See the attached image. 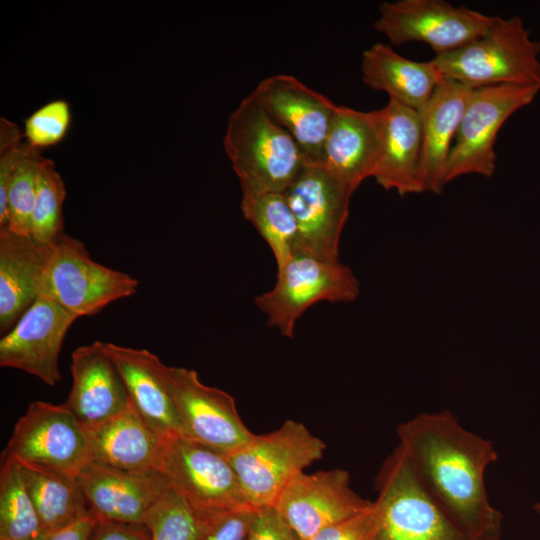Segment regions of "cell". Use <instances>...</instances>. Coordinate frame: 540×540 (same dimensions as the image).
<instances>
[{"label": "cell", "mask_w": 540, "mask_h": 540, "mask_svg": "<svg viewBox=\"0 0 540 540\" xmlns=\"http://www.w3.org/2000/svg\"><path fill=\"white\" fill-rule=\"evenodd\" d=\"M420 482L470 540H502L503 515L488 499L487 467L493 443L467 429L449 410L421 413L397 427Z\"/></svg>", "instance_id": "1"}, {"label": "cell", "mask_w": 540, "mask_h": 540, "mask_svg": "<svg viewBox=\"0 0 540 540\" xmlns=\"http://www.w3.org/2000/svg\"><path fill=\"white\" fill-rule=\"evenodd\" d=\"M224 148L242 193H285L306 166L293 137L251 95L229 116Z\"/></svg>", "instance_id": "2"}, {"label": "cell", "mask_w": 540, "mask_h": 540, "mask_svg": "<svg viewBox=\"0 0 540 540\" xmlns=\"http://www.w3.org/2000/svg\"><path fill=\"white\" fill-rule=\"evenodd\" d=\"M442 77L469 89L515 84L540 88V40L520 17L495 19L476 40L432 59Z\"/></svg>", "instance_id": "3"}, {"label": "cell", "mask_w": 540, "mask_h": 540, "mask_svg": "<svg viewBox=\"0 0 540 540\" xmlns=\"http://www.w3.org/2000/svg\"><path fill=\"white\" fill-rule=\"evenodd\" d=\"M369 540H470L430 496L398 444L375 478Z\"/></svg>", "instance_id": "4"}, {"label": "cell", "mask_w": 540, "mask_h": 540, "mask_svg": "<svg viewBox=\"0 0 540 540\" xmlns=\"http://www.w3.org/2000/svg\"><path fill=\"white\" fill-rule=\"evenodd\" d=\"M326 444L307 427L286 420L277 430L254 435L249 443L225 455L249 504L274 506L291 479L323 457Z\"/></svg>", "instance_id": "5"}, {"label": "cell", "mask_w": 540, "mask_h": 540, "mask_svg": "<svg viewBox=\"0 0 540 540\" xmlns=\"http://www.w3.org/2000/svg\"><path fill=\"white\" fill-rule=\"evenodd\" d=\"M157 470L203 525L228 512L254 508L226 456L181 435L162 441Z\"/></svg>", "instance_id": "6"}, {"label": "cell", "mask_w": 540, "mask_h": 540, "mask_svg": "<svg viewBox=\"0 0 540 540\" xmlns=\"http://www.w3.org/2000/svg\"><path fill=\"white\" fill-rule=\"evenodd\" d=\"M138 286L139 281L129 274L94 261L81 240L64 233L53 244L38 297L54 300L79 318L132 296Z\"/></svg>", "instance_id": "7"}, {"label": "cell", "mask_w": 540, "mask_h": 540, "mask_svg": "<svg viewBox=\"0 0 540 540\" xmlns=\"http://www.w3.org/2000/svg\"><path fill=\"white\" fill-rule=\"evenodd\" d=\"M360 285L352 270L338 261L295 253L277 267L274 286L258 295L254 303L267 323L285 337H293L297 320L321 301H354Z\"/></svg>", "instance_id": "8"}, {"label": "cell", "mask_w": 540, "mask_h": 540, "mask_svg": "<svg viewBox=\"0 0 540 540\" xmlns=\"http://www.w3.org/2000/svg\"><path fill=\"white\" fill-rule=\"evenodd\" d=\"M539 92L538 87L515 84L470 89L449 156L446 184L468 174L491 177L496 169L494 146L501 127Z\"/></svg>", "instance_id": "9"}, {"label": "cell", "mask_w": 540, "mask_h": 540, "mask_svg": "<svg viewBox=\"0 0 540 540\" xmlns=\"http://www.w3.org/2000/svg\"><path fill=\"white\" fill-rule=\"evenodd\" d=\"M162 379L171 398L181 436L228 455L251 441L234 398L202 383L196 371L163 365Z\"/></svg>", "instance_id": "10"}, {"label": "cell", "mask_w": 540, "mask_h": 540, "mask_svg": "<svg viewBox=\"0 0 540 540\" xmlns=\"http://www.w3.org/2000/svg\"><path fill=\"white\" fill-rule=\"evenodd\" d=\"M494 19L443 0H397L379 5L374 28L394 45L423 42L436 56L481 37Z\"/></svg>", "instance_id": "11"}, {"label": "cell", "mask_w": 540, "mask_h": 540, "mask_svg": "<svg viewBox=\"0 0 540 540\" xmlns=\"http://www.w3.org/2000/svg\"><path fill=\"white\" fill-rule=\"evenodd\" d=\"M354 190L320 165H306L284 193L297 223L295 253L338 261Z\"/></svg>", "instance_id": "12"}, {"label": "cell", "mask_w": 540, "mask_h": 540, "mask_svg": "<svg viewBox=\"0 0 540 540\" xmlns=\"http://www.w3.org/2000/svg\"><path fill=\"white\" fill-rule=\"evenodd\" d=\"M4 453L76 478L92 461L86 433L74 414L65 404L44 401L28 406Z\"/></svg>", "instance_id": "13"}, {"label": "cell", "mask_w": 540, "mask_h": 540, "mask_svg": "<svg viewBox=\"0 0 540 540\" xmlns=\"http://www.w3.org/2000/svg\"><path fill=\"white\" fill-rule=\"evenodd\" d=\"M373 505L351 488L346 470L335 468L294 476L274 507L299 540L354 517Z\"/></svg>", "instance_id": "14"}, {"label": "cell", "mask_w": 540, "mask_h": 540, "mask_svg": "<svg viewBox=\"0 0 540 540\" xmlns=\"http://www.w3.org/2000/svg\"><path fill=\"white\" fill-rule=\"evenodd\" d=\"M76 319L54 300L39 296L1 338L0 366L22 370L55 386L62 380V344Z\"/></svg>", "instance_id": "15"}, {"label": "cell", "mask_w": 540, "mask_h": 540, "mask_svg": "<svg viewBox=\"0 0 540 540\" xmlns=\"http://www.w3.org/2000/svg\"><path fill=\"white\" fill-rule=\"evenodd\" d=\"M300 147L306 165H320L334 113L332 101L291 75L263 79L250 94Z\"/></svg>", "instance_id": "16"}, {"label": "cell", "mask_w": 540, "mask_h": 540, "mask_svg": "<svg viewBox=\"0 0 540 540\" xmlns=\"http://www.w3.org/2000/svg\"><path fill=\"white\" fill-rule=\"evenodd\" d=\"M90 513L95 520L144 524L167 479L158 471L127 472L90 462L79 474Z\"/></svg>", "instance_id": "17"}, {"label": "cell", "mask_w": 540, "mask_h": 540, "mask_svg": "<svg viewBox=\"0 0 540 540\" xmlns=\"http://www.w3.org/2000/svg\"><path fill=\"white\" fill-rule=\"evenodd\" d=\"M70 366L72 387L64 403L83 428L114 417L130 406L125 382L104 342L77 347Z\"/></svg>", "instance_id": "18"}, {"label": "cell", "mask_w": 540, "mask_h": 540, "mask_svg": "<svg viewBox=\"0 0 540 540\" xmlns=\"http://www.w3.org/2000/svg\"><path fill=\"white\" fill-rule=\"evenodd\" d=\"M372 114L380 136V156L373 175L376 182L402 196L423 192L420 112L389 99Z\"/></svg>", "instance_id": "19"}, {"label": "cell", "mask_w": 540, "mask_h": 540, "mask_svg": "<svg viewBox=\"0 0 540 540\" xmlns=\"http://www.w3.org/2000/svg\"><path fill=\"white\" fill-rule=\"evenodd\" d=\"M380 136L372 111L337 106L325 138L320 166L354 191L373 177Z\"/></svg>", "instance_id": "20"}, {"label": "cell", "mask_w": 540, "mask_h": 540, "mask_svg": "<svg viewBox=\"0 0 540 540\" xmlns=\"http://www.w3.org/2000/svg\"><path fill=\"white\" fill-rule=\"evenodd\" d=\"M53 244L0 228V332L4 335L38 298Z\"/></svg>", "instance_id": "21"}, {"label": "cell", "mask_w": 540, "mask_h": 540, "mask_svg": "<svg viewBox=\"0 0 540 540\" xmlns=\"http://www.w3.org/2000/svg\"><path fill=\"white\" fill-rule=\"evenodd\" d=\"M127 387L131 406L161 440L181 435L177 416L162 379L163 363L147 349L104 342Z\"/></svg>", "instance_id": "22"}, {"label": "cell", "mask_w": 540, "mask_h": 540, "mask_svg": "<svg viewBox=\"0 0 540 540\" xmlns=\"http://www.w3.org/2000/svg\"><path fill=\"white\" fill-rule=\"evenodd\" d=\"M469 92V88L444 79L419 111L422 122L423 192L440 194L446 185L447 164Z\"/></svg>", "instance_id": "23"}, {"label": "cell", "mask_w": 540, "mask_h": 540, "mask_svg": "<svg viewBox=\"0 0 540 540\" xmlns=\"http://www.w3.org/2000/svg\"><path fill=\"white\" fill-rule=\"evenodd\" d=\"M83 429L92 462L133 473L157 470L162 441L132 406L114 417Z\"/></svg>", "instance_id": "24"}, {"label": "cell", "mask_w": 540, "mask_h": 540, "mask_svg": "<svg viewBox=\"0 0 540 540\" xmlns=\"http://www.w3.org/2000/svg\"><path fill=\"white\" fill-rule=\"evenodd\" d=\"M364 83L383 91L389 99L421 111L444 80L432 60L414 61L396 53L390 46L376 43L362 53Z\"/></svg>", "instance_id": "25"}, {"label": "cell", "mask_w": 540, "mask_h": 540, "mask_svg": "<svg viewBox=\"0 0 540 540\" xmlns=\"http://www.w3.org/2000/svg\"><path fill=\"white\" fill-rule=\"evenodd\" d=\"M43 531L92 517L78 478L19 462Z\"/></svg>", "instance_id": "26"}, {"label": "cell", "mask_w": 540, "mask_h": 540, "mask_svg": "<svg viewBox=\"0 0 540 540\" xmlns=\"http://www.w3.org/2000/svg\"><path fill=\"white\" fill-rule=\"evenodd\" d=\"M241 210L271 248L277 267L295 252L297 223L284 193H242Z\"/></svg>", "instance_id": "27"}, {"label": "cell", "mask_w": 540, "mask_h": 540, "mask_svg": "<svg viewBox=\"0 0 540 540\" xmlns=\"http://www.w3.org/2000/svg\"><path fill=\"white\" fill-rule=\"evenodd\" d=\"M43 532L19 463L3 452L0 469V540H35Z\"/></svg>", "instance_id": "28"}, {"label": "cell", "mask_w": 540, "mask_h": 540, "mask_svg": "<svg viewBox=\"0 0 540 540\" xmlns=\"http://www.w3.org/2000/svg\"><path fill=\"white\" fill-rule=\"evenodd\" d=\"M43 160L39 149L23 142L8 190L6 228L14 233L31 234V217Z\"/></svg>", "instance_id": "29"}, {"label": "cell", "mask_w": 540, "mask_h": 540, "mask_svg": "<svg viewBox=\"0 0 540 540\" xmlns=\"http://www.w3.org/2000/svg\"><path fill=\"white\" fill-rule=\"evenodd\" d=\"M66 187L50 159L44 158L39 171L37 193L31 217V236L54 244L64 234L63 203Z\"/></svg>", "instance_id": "30"}, {"label": "cell", "mask_w": 540, "mask_h": 540, "mask_svg": "<svg viewBox=\"0 0 540 540\" xmlns=\"http://www.w3.org/2000/svg\"><path fill=\"white\" fill-rule=\"evenodd\" d=\"M144 524L151 540H197L204 526L170 484L148 511Z\"/></svg>", "instance_id": "31"}, {"label": "cell", "mask_w": 540, "mask_h": 540, "mask_svg": "<svg viewBox=\"0 0 540 540\" xmlns=\"http://www.w3.org/2000/svg\"><path fill=\"white\" fill-rule=\"evenodd\" d=\"M71 122L69 103L57 99L46 103L24 122V138L36 148H47L59 143L66 135Z\"/></svg>", "instance_id": "32"}, {"label": "cell", "mask_w": 540, "mask_h": 540, "mask_svg": "<svg viewBox=\"0 0 540 540\" xmlns=\"http://www.w3.org/2000/svg\"><path fill=\"white\" fill-rule=\"evenodd\" d=\"M23 137L15 123L0 119V228L8 224V190Z\"/></svg>", "instance_id": "33"}, {"label": "cell", "mask_w": 540, "mask_h": 540, "mask_svg": "<svg viewBox=\"0 0 540 540\" xmlns=\"http://www.w3.org/2000/svg\"><path fill=\"white\" fill-rule=\"evenodd\" d=\"M257 508L228 512L204 525L197 540H246Z\"/></svg>", "instance_id": "34"}, {"label": "cell", "mask_w": 540, "mask_h": 540, "mask_svg": "<svg viewBox=\"0 0 540 540\" xmlns=\"http://www.w3.org/2000/svg\"><path fill=\"white\" fill-rule=\"evenodd\" d=\"M376 519L375 504L368 510L326 527L307 540H369Z\"/></svg>", "instance_id": "35"}, {"label": "cell", "mask_w": 540, "mask_h": 540, "mask_svg": "<svg viewBox=\"0 0 540 540\" xmlns=\"http://www.w3.org/2000/svg\"><path fill=\"white\" fill-rule=\"evenodd\" d=\"M246 540H299L274 506L257 508Z\"/></svg>", "instance_id": "36"}, {"label": "cell", "mask_w": 540, "mask_h": 540, "mask_svg": "<svg viewBox=\"0 0 540 540\" xmlns=\"http://www.w3.org/2000/svg\"><path fill=\"white\" fill-rule=\"evenodd\" d=\"M90 540H151L145 524L95 520Z\"/></svg>", "instance_id": "37"}, {"label": "cell", "mask_w": 540, "mask_h": 540, "mask_svg": "<svg viewBox=\"0 0 540 540\" xmlns=\"http://www.w3.org/2000/svg\"><path fill=\"white\" fill-rule=\"evenodd\" d=\"M94 523L93 517H87L58 529L43 531L35 540H90Z\"/></svg>", "instance_id": "38"}, {"label": "cell", "mask_w": 540, "mask_h": 540, "mask_svg": "<svg viewBox=\"0 0 540 540\" xmlns=\"http://www.w3.org/2000/svg\"><path fill=\"white\" fill-rule=\"evenodd\" d=\"M534 510L540 516V502L534 505Z\"/></svg>", "instance_id": "39"}]
</instances>
